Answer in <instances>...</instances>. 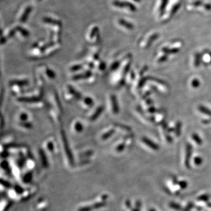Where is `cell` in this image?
Returning a JSON list of instances; mask_svg holds the SVG:
<instances>
[{
  "label": "cell",
  "mask_w": 211,
  "mask_h": 211,
  "mask_svg": "<svg viewBox=\"0 0 211 211\" xmlns=\"http://www.w3.org/2000/svg\"><path fill=\"white\" fill-rule=\"evenodd\" d=\"M108 195L106 194L102 195L100 199L93 203L82 206L77 209V211H95L99 210L107 205V199Z\"/></svg>",
  "instance_id": "6da1fadb"
},
{
  "label": "cell",
  "mask_w": 211,
  "mask_h": 211,
  "mask_svg": "<svg viewBox=\"0 0 211 211\" xmlns=\"http://www.w3.org/2000/svg\"><path fill=\"white\" fill-rule=\"evenodd\" d=\"M61 137H62V145H63V148H64V152L65 153V157L66 158L67 163L68 165L70 167H73L75 164L74 163V158L72 154V153L71 152V149L70 148V147L69 145V143L67 140V138L65 136L64 131H62L61 132Z\"/></svg>",
  "instance_id": "7a4b0ae2"
},
{
  "label": "cell",
  "mask_w": 211,
  "mask_h": 211,
  "mask_svg": "<svg viewBox=\"0 0 211 211\" xmlns=\"http://www.w3.org/2000/svg\"><path fill=\"white\" fill-rule=\"evenodd\" d=\"M165 187L169 193L174 195L180 194L181 192L183 191L179 185L178 180L175 176H172L168 179Z\"/></svg>",
  "instance_id": "3957f363"
},
{
  "label": "cell",
  "mask_w": 211,
  "mask_h": 211,
  "mask_svg": "<svg viewBox=\"0 0 211 211\" xmlns=\"http://www.w3.org/2000/svg\"><path fill=\"white\" fill-rule=\"evenodd\" d=\"M87 39L90 42L94 43L99 40V28L96 25H92L89 29Z\"/></svg>",
  "instance_id": "277c9868"
},
{
  "label": "cell",
  "mask_w": 211,
  "mask_h": 211,
  "mask_svg": "<svg viewBox=\"0 0 211 211\" xmlns=\"http://www.w3.org/2000/svg\"><path fill=\"white\" fill-rule=\"evenodd\" d=\"M112 6L117 9H126V11L129 12H135L136 10V7L129 3V2H123V1H114L112 3Z\"/></svg>",
  "instance_id": "5b68a950"
},
{
  "label": "cell",
  "mask_w": 211,
  "mask_h": 211,
  "mask_svg": "<svg viewBox=\"0 0 211 211\" xmlns=\"http://www.w3.org/2000/svg\"><path fill=\"white\" fill-rule=\"evenodd\" d=\"M192 147L191 144L188 143L186 145V149H185V158L184 161V167L188 169H190L191 168V164H190V161H191V157L192 155Z\"/></svg>",
  "instance_id": "8992f818"
},
{
  "label": "cell",
  "mask_w": 211,
  "mask_h": 211,
  "mask_svg": "<svg viewBox=\"0 0 211 211\" xmlns=\"http://www.w3.org/2000/svg\"><path fill=\"white\" fill-rule=\"evenodd\" d=\"M31 11H32V8L31 6H27L24 7L23 9H22V10L20 11L18 16V22L20 23L25 22L26 21L29 15L31 13Z\"/></svg>",
  "instance_id": "52a82bcc"
},
{
  "label": "cell",
  "mask_w": 211,
  "mask_h": 211,
  "mask_svg": "<svg viewBox=\"0 0 211 211\" xmlns=\"http://www.w3.org/2000/svg\"><path fill=\"white\" fill-rule=\"evenodd\" d=\"M125 207L127 211H140L141 209V202L140 201H136L134 205H133L130 200H126L125 202Z\"/></svg>",
  "instance_id": "ba28073f"
},
{
  "label": "cell",
  "mask_w": 211,
  "mask_h": 211,
  "mask_svg": "<svg viewBox=\"0 0 211 211\" xmlns=\"http://www.w3.org/2000/svg\"><path fill=\"white\" fill-rule=\"evenodd\" d=\"M141 141L147 147H148L149 148L152 149L154 151H158L160 148L159 146L156 143H154L153 141H152V140L148 139L147 137H142Z\"/></svg>",
  "instance_id": "9c48e42d"
},
{
  "label": "cell",
  "mask_w": 211,
  "mask_h": 211,
  "mask_svg": "<svg viewBox=\"0 0 211 211\" xmlns=\"http://www.w3.org/2000/svg\"><path fill=\"white\" fill-rule=\"evenodd\" d=\"M92 73L89 71H86L83 73L77 74L72 77V79L73 80H80V79H89L92 76Z\"/></svg>",
  "instance_id": "30bf717a"
},
{
  "label": "cell",
  "mask_w": 211,
  "mask_h": 211,
  "mask_svg": "<svg viewBox=\"0 0 211 211\" xmlns=\"http://www.w3.org/2000/svg\"><path fill=\"white\" fill-rule=\"evenodd\" d=\"M117 24L120 26L124 28L125 29L129 30V31H131V30H133L134 29V25L131 23H130L123 19H118L117 21Z\"/></svg>",
  "instance_id": "8fae6325"
},
{
  "label": "cell",
  "mask_w": 211,
  "mask_h": 211,
  "mask_svg": "<svg viewBox=\"0 0 211 211\" xmlns=\"http://www.w3.org/2000/svg\"><path fill=\"white\" fill-rule=\"evenodd\" d=\"M39 159L41 163V165L44 168H48L49 166V163L48 161V158L46 157V155L44 152V149H40L39 151Z\"/></svg>",
  "instance_id": "7c38bea8"
},
{
  "label": "cell",
  "mask_w": 211,
  "mask_h": 211,
  "mask_svg": "<svg viewBox=\"0 0 211 211\" xmlns=\"http://www.w3.org/2000/svg\"><path fill=\"white\" fill-rule=\"evenodd\" d=\"M111 104L112 107V111L114 114H117L119 112V106L118 104V102L115 95H111L110 97Z\"/></svg>",
  "instance_id": "4fadbf2b"
},
{
  "label": "cell",
  "mask_w": 211,
  "mask_h": 211,
  "mask_svg": "<svg viewBox=\"0 0 211 211\" xmlns=\"http://www.w3.org/2000/svg\"><path fill=\"white\" fill-rule=\"evenodd\" d=\"M41 98L39 97H28V98H18V101L24 103H37L40 101Z\"/></svg>",
  "instance_id": "5bb4252c"
},
{
  "label": "cell",
  "mask_w": 211,
  "mask_h": 211,
  "mask_svg": "<svg viewBox=\"0 0 211 211\" xmlns=\"http://www.w3.org/2000/svg\"><path fill=\"white\" fill-rule=\"evenodd\" d=\"M103 110H104V107L103 106L98 107L96 109V110L95 111L93 114L90 116V120H91V121H95V120H97L99 117V116L102 114Z\"/></svg>",
  "instance_id": "9a60e30c"
},
{
  "label": "cell",
  "mask_w": 211,
  "mask_h": 211,
  "mask_svg": "<svg viewBox=\"0 0 211 211\" xmlns=\"http://www.w3.org/2000/svg\"><path fill=\"white\" fill-rule=\"evenodd\" d=\"M168 207L174 211H183V206L175 202H170L168 203Z\"/></svg>",
  "instance_id": "2e32d148"
},
{
  "label": "cell",
  "mask_w": 211,
  "mask_h": 211,
  "mask_svg": "<svg viewBox=\"0 0 211 211\" xmlns=\"http://www.w3.org/2000/svg\"><path fill=\"white\" fill-rule=\"evenodd\" d=\"M22 180L24 184H29L33 178V173L31 171H28L22 176Z\"/></svg>",
  "instance_id": "e0dca14e"
},
{
  "label": "cell",
  "mask_w": 211,
  "mask_h": 211,
  "mask_svg": "<svg viewBox=\"0 0 211 211\" xmlns=\"http://www.w3.org/2000/svg\"><path fill=\"white\" fill-rule=\"evenodd\" d=\"M69 90V93L70 95H71L72 96L76 98L77 100H80L82 99V95L79 92H78L77 90H76L73 87L69 86L68 88Z\"/></svg>",
  "instance_id": "ac0fdd59"
},
{
  "label": "cell",
  "mask_w": 211,
  "mask_h": 211,
  "mask_svg": "<svg viewBox=\"0 0 211 211\" xmlns=\"http://www.w3.org/2000/svg\"><path fill=\"white\" fill-rule=\"evenodd\" d=\"M12 86H17L19 87L27 86L29 84V81L28 80H14L10 82Z\"/></svg>",
  "instance_id": "d6986e66"
},
{
  "label": "cell",
  "mask_w": 211,
  "mask_h": 211,
  "mask_svg": "<svg viewBox=\"0 0 211 211\" xmlns=\"http://www.w3.org/2000/svg\"><path fill=\"white\" fill-rule=\"evenodd\" d=\"M16 29V33H19V34L22 37L26 38L29 35V32L26 29H24V28H22L21 26H17L15 27Z\"/></svg>",
  "instance_id": "ffe728a7"
},
{
  "label": "cell",
  "mask_w": 211,
  "mask_h": 211,
  "mask_svg": "<svg viewBox=\"0 0 211 211\" xmlns=\"http://www.w3.org/2000/svg\"><path fill=\"white\" fill-rule=\"evenodd\" d=\"M162 51L165 53L166 55L168 54H176L179 51V49L177 48H163L162 49Z\"/></svg>",
  "instance_id": "44dd1931"
},
{
  "label": "cell",
  "mask_w": 211,
  "mask_h": 211,
  "mask_svg": "<svg viewBox=\"0 0 211 211\" xmlns=\"http://www.w3.org/2000/svg\"><path fill=\"white\" fill-rule=\"evenodd\" d=\"M158 36H159V35L158 34H154L151 35L149 37V38H148V39L147 41V44L145 45V48L146 49L147 48H148L151 46V45L152 44L153 42L155 40H156L158 38Z\"/></svg>",
  "instance_id": "7402d4cb"
},
{
  "label": "cell",
  "mask_w": 211,
  "mask_h": 211,
  "mask_svg": "<svg viewBox=\"0 0 211 211\" xmlns=\"http://www.w3.org/2000/svg\"><path fill=\"white\" fill-rule=\"evenodd\" d=\"M209 200V196L208 194H202L200 196H198L196 198V201H198V202H206V203H208Z\"/></svg>",
  "instance_id": "603a6c76"
},
{
  "label": "cell",
  "mask_w": 211,
  "mask_h": 211,
  "mask_svg": "<svg viewBox=\"0 0 211 211\" xmlns=\"http://www.w3.org/2000/svg\"><path fill=\"white\" fill-rule=\"evenodd\" d=\"M83 103L84 105L88 106V107H91L94 104V101L90 97H85L83 99Z\"/></svg>",
  "instance_id": "cb8c5ba5"
},
{
  "label": "cell",
  "mask_w": 211,
  "mask_h": 211,
  "mask_svg": "<svg viewBox=\"0 0 211 211\" xmlns=\"http://www.w3.org/2000/svg\"><path fill=\"white\" fill-rule=\"evenodd\" d=\"M114 132H115V130L114 129H111V130L107 131V132L104 133V134H103L101 138L103 140H106L109 139V138H110L111 137V136L113 135Z\"/></svg>",
  "instance_id": "d4e9b609"
},
{
  "label": "cell",
  "mask_w": 211,
  "mask_h": 211,
  "mask_svg": "<svg viewBox=\"0 0 211 211\" xmlns=\"http://www.w3.org/2000/svg\"><path fill=\"white\" fill-rule=\"evenodd\" d=\"M73 128L75 131L78 133H81L83 130V126L80 122H76V123H75L74 124Z\"/></svg>",
  "instance_id": "484cf974"
},
{
  "label": "cell",
  "mask_w": 211,
  "mask_h": 211,
  "mask_svg": "<svg viewBox=\"0 0 211 211\" xmlns=\"http://www.w3.org/2000/svg\"><path fill=\"white\" fill-rule=\"evenodd\" d=\"M181 126H182V124L181 123V122H177V123H176L175 125V135L176 136V137H179V136L181 135Z\"/></svg>",
  "instance_id": "4316f807"
},
{
  "label": "cell",
  "mask_w": 211,
  "mask_h": 211,
  "mask_svg": "<svg viewBox=\"0 0 211 211\" xmlns=\"http://www.w3.org/2000/svg\"><path fill=\"white\" fill-rule=\"evenodd\" d=\"M198 110L202 113L208 115L209 116H211V110H209V109H208L207 107H206L203 106H199L198 107Z\"/></svg>",
  "instance_id": "83f0119b"
},
{
  "label": "cell",
  "mask_w": 211,
  "mask_h": 211,
  "mask_svg": "<svg viewBox=\"0 0 211 211\" xmlns=\"http://www.w3.org/2000/svg\"><path fill=\"white\" fill-rule=\"evenodd\" d=\"M125 148H126V144L125 143H120L118 145L116 146V147L115 148V150H116V152L117 153H122V152H123V151L125 149Z\"/></svg>",
  "instance_id": "f1b7e54d"
},
{
  "label": "cell",
  "mask_w": 211,
  "mask_h": 211,
  "mask_svg": "<svg viewBox=\"0 0 211 211\" xmlns=\"http://www.w3.org/2000/svg\"><path fill=\"white\" fill-rule=\"evenodd\" d=\"M193 163L195 166H200L203 163V159L199 156H196L193 159Z\"/></svg>",
  "instance_id": "f546056e"
},
{
  "label": "cell",
  "mask_w": 211,
  "mask_h": 211,
  "mask_svg": "<svg viewBox=\"0 0 211 211\" xmlns=\"http://www.w3.org/2000/svg\"><path fill=\"white\" fill-rule=\"evenodd\" d=\"M192 138L193 139V140L198 144V145H201L202 144V140L199 137V136L197 134H193L191 136Z\"/></svg>",
  "instance_id": "4dcf8cb0"
},
{
  "label": "cell",
  "mask_w": 211,
  "mask_h": 211,
  "mask_svg": "<svg viewBox=\"0 0 211 211\" xmlns=\"http://www.w3.org/2000/svg\"><path fill=\"white\" fill-rule=\"evenodd\" d=\"M178 183L183 191L187 189L188 186V183L185 180H178Z\"/></svg>",
  "instance_id": "1f68e13d"
},
{
  "label": "cell",
  "mask_w": 211,
  "mask_h": 211,
  "mask_svg": "<svg viewBox=\"0 0 211 211\" xmlns=\"http://www.w3.org/2000/svg\"><path fill=\"white\" fill-rule=\"evenodd\" d=\"M20 127H23L25 129H31L33 128V125L32 123H29V122H21V123L19 124Z\"/></svg>",
  "instance_id": "d6a6232c"
},
{
  "label": "cell",
  "mask_w": 211,
  "mask_h": 211,
  "mask_svg": "<svg viewBox=\"0 0 211 211\" xmlns=\"http://www.w3.org/2000/svg\"><path fill=\"white\" fill-rule=\"evenodd\" d=\"M167 0H161L160 3L158 6V11L159 13H160L161 11H163L164 10V8H165V6H166L167 4Z\"/></svg>",
  "instance_id": "836d02e7"
},
{
  "label": "cell",
  "mask_w": 211,
  "mask_h": 211,
  "mask_svg": "<svg viewBox=\"0 0 211 211\" xmlns=\"http://www.w3.org/2000/svg\"><path fill=\"white\" fill-rule=\"evenodd\" d=\"M45 73L46 76H48V77H49L50 79H54L56 77V75L55 73L51 69H49V68H46L45 69Z\"/></svg>",
  "instance_id": "e575fe53"
},
{
  "label": "cell",
  "mask_w": 211,
  "mask_h": 211,
  "mask_svg": "<svg viewBox=\"0 0 211 211\" xmlns=\"http://www.w3.org/2000/svg\"><path fill=\"white\" fill-rule=\"evenodd\" d=\"M201 63V55L199 53H196L195 56V62L194 65L196 68H198Z\"/></svg>",
  "instance_id": "d590c367"
},
{
  "label": "cell",
  "mask_w": 211,
  "mask_h": 211,
  "mask_svg": "<svg viewBox=\"0 0 211 211\" xmlns=\"http://www.w3.org/2000/svg\"><path fill=\"white\" fill-rule=\"evenodd\" d=\"M46 148L48 152L51 153H53L54 152V144L52 141H48L46 144Z\"/></svg>",
  "instance_id": "8d00e7d4"
},
{
  "label": "cell",
  "mask_w": 211,
  "mask_h": 211,
  "mask_svg": "<svg viewBox=\"0 0 211 211\" xmlns=\"http://www.w3.org/2000/svg\"><path fill=\"white\" fill-rule=\"evenodd\" d=\"M19 120L21 122H28V116L26 113H22L19 115Z\"/></svg>",
  "instance_id": "74e56055"
},
{
  "label": "cell",
  "mask_w": 211,
  "mask_h": 211,
  "mask_svg": "<svg viewBox=\"0 0 211 211\" xmlns=\"http://www.w3.org/2000/svg\"><path fill=\"white\" fill-rule=\"evenodd\" d=\"M1 185H4V187L6 188H8V189H10L12 187V185L10 184V182H8V181L6 180V179H3V178H1Z\"/></svg>",
  "instance_id": "f35d334b"
},
{
  "label": "cell",
  "mask_w": 211,
  "mask_h": 211,
  "mask_svg": "<svg viewBox=\"0 0 211 211\" xmlns=\"http://www.w3.org/2000/svg\"><path fill=\"white\" fill-rule=\"evenodd\" d=\"M120 65V62L119 61H116L114 62H113L111 66H110V69L113 71H116L117 69H118L119 68Z\"/></svg>",
  "instance_id": "ab89813d"
},
{
  "label": "cell",
  "mask_w": 211,
  "mask_h": 211,
  "mask_svg": "<svg viewBox=\"0 0 211 211\" xmlns=\"http://www.w3.org/2000/svg\"><path fill=\"white\" fill-rule=\"evenodd\" d=\"M191 86L194 88H197L199 87L200 86V82L197 79H194L191 82Z\"/></svg>",
  "instance_id": "60d3db41"
},
{
  "label": "cell",
  "mask_w": 211,
  "mask_h": 211,
  "mask_svg": "<svg viewBox=\"0 0 211 211\" xmlns=\"http://www.w3.org/2000/svg\"><path fill=\"white\" fill-rule=\"evenodd\" d=\"M82 67H83L82 65H76L71 67L70 70L72 72H76L78 71L79 70H80L82 68Z\"/></svg>",
  "instance_id": "b9f144b4"
},
{
  "label": "cell",
  "mask_w": 211,
  "mask_h": 211,
  "mask_svg": "<svg viewBox=\"0 0 211 211\" xmlns=\"http://www.w3.org/2000/svg\"><path fill=\"white\" fill-rule=\"evenodd\" d=\"M168 59V56L167 55H164L163 56H161L158 59V63H163V62H164L165 61H167Z\"/></svg>",
  "instance_id": "7bdbcfd3"
},
{
  "label": "cell",
  "mask_w": 211,
  "mask_h": 211,
  "mask_svg": "<svg viewBox=\"0 0 211 211\" xmlns=\"http://www.w3.org/2000/svg\"><path fill=\"white\" fill-rule=\"evenodd\" d=\"M148 77H143L140 81H139V82H138V87H142L144 85V84L145 83V82H146V81L147 80V79H148Z\"/></svg>",
  "instance_id": "ee69618b"
},
{
  "label": "cell",
  "mask_w": 211,
  "mask_h": 211,
  "mask_svg": "<svg viewBox=\"0 0 211 211\" xmlns=\"http://www.w3.org/2000/svg\"><path fill=\"white\" fill-rule=\"evenodd\" d=\"M130 65H131V64H130V62H129L125 67L124 70H123V75H126L129 72V70H130Z\"/></svg>",
  "instance_id": "f6af8a7d"
},
{
  "label": "cell",
  "mask_w": 211,
  "mask_h": 211,
  "mask_svg": "<svg viewBox=\"0 0 211 211\" xmlns=\"http://www.w3.org/2000/svg\"><path fill=\"white\" fill-rule=\"evenodd\" d=\"M165 138H166V140L168 143H171L172 142V138H171V137L168 134H165Z\"/></svg>",
  "instance_id": "bcb514c9"
},
{
  "label": "cell",
  "mask_w": 211,
  "mask_h": 211,
  "mask_svg": "<svg viewBox=\"0 0 211 211\" xmlns=\"http://www.w3.org/2000/svg\"><path fill=\"white\" fill-rule=\"evenodd\" d=\"M149 113H156V108H154V107H151L150 108H149L148 109V110H147Z\"/></svg>",
  "instance_id": "7dc6e473"
},
{
  "label": "cell",
  "mask_w": 211,
  "mask_h": 211,
  "mask_svg": "<svg viewBox=\"0 0 211 211\" xmlns=\"http://www.w3.org/2000/svg\"><path fill=\"white\" fill-rule=\"evenodd\" d=\"M147 69H148V67L147 66H144L143 69H142V70L141 71V72H140V76H143V75H144V73L147 71Z\"/></svg>",
  "instance_id": "c3c4849f"
},
{
  "label": "cell",
  "mask_w": 211,
  "mask_h": 211,
  "mask_svg": "<svg viewBox=\"0 0 211 211\" xmlns=\"http://www.w3.org/2000/svg\"><path fill=\"white\" fill-rule=\"evenodd\" d=\"M211 123V120H202V123L205 125H208Z\"/></svg>",
  "instance_id": "681fc988"
},
{
  "label": "cell",
  "mask_w": 211,
  "mask_h": 211,
  "mask_svg": "<svg viewBox=\"0 0 211 211\" xmlns=\"http://www.w3.org/2000/svg\"><path fill=\"white\" fill-rule=\"evenodd\" d=\"M208 211H211V203H209L208 206L206 208Z\"/></svg>",
  "instance_id": "f907efd6"
},
{
  "label": "cell",
  "mask_w": 211,
  "mask_h": 211,
  "mask_svg": "<svg viewBox=\"0 0 211 211\" xmlns=\"http://www.w3.org/2000/svg\"><path fill=\"white\" fill-rule=\"evenodd\" d=\"M152 103V100H151L150 99H148L147 100V104L149 105V104H151Z\"/></svg>",
  "instance_id": "816d5d0a"
},
{
  "label": "cell",
  "mask_w": 211,
  "mask_h": 211,
  "mask_svg": "<svg viewBox=\"0 0 211 211\" xmlns=\"http://www.w3.org/2000/svg\"><path fill=\"white\" fill-rule=\"evenodd\" d=\"M148 211H157V210L153 208H150L149 209H148Z\"/></svg>",
  "instance_id": "f5cc1de1"
},
{
  "label": "cell",
  "mask_w": 211,
  "mask_h": 211,
  "mask_svg": "<svg viewBox=\"0 0 211 211\" xmlns=\"http://www.w3.org/2000/svg\"><path fill=\"white\" fill-rule=\"evenodd\" d=\"M34 1L35 2H36V3H39V2L41 1L42 0H34Z\"/></svg>",
  "instance_id": "db71d44e"
},
{
  "label": "cell",
  "mask_w": 211,
  "mask_h": 211,
  "mask_svg": "<svg viewBox=\"0 0 211 211\" xmlns=\"http://www.w3.org/2000/svg\"><path fill=\"white\" fill-rule=\"evenodd\" d=\"M134 1H138V0H134Z\"/></svg>",
  "instance_id": "11a10c76"
}]
</instances>
